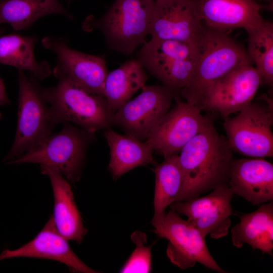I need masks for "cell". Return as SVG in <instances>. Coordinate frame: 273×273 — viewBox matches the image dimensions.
<instances>
[{
    "label": "cell",
    "mask_w": 273,
    "mask_h": 273,
    "mask_svg": "<svg viewBox=\"0 0 273 273\" xmlns=\"http://www.w3.org/2000/svg\"><path fill=\"white\" fill-rule=\"evenodd\" d=\"M232 152L226 138L217 131L211 120L180 150L178 161L183 181L174 202L229 186Z\"/></svg>",
    "instance_id": "obj_1"
},
{
    "label": "cell",
    "mask_w": 273,
    "mask_h": 273,
    "mask_svg": "<svg viewBox=\"0 0 273 273\" xmlns=\"http://www.w3.org/2000/svg\"><path fill=\"white\" fill-rule=\"evenodd\" d=\"M197 40L196 66L180 96L202 110L205 93L214 82L237 68L252 64V62L246 50L227 32L204 26Z\"/></svg>",
    "instance_id": "obj_2"
},
{
    "label": "cell",
    "mask_w": 273,
    "mask_h": 273,
    "mask_svg": "<svg viewBox=\"0 0 273 273\" xmlns=\"http://www.w3.org/2000/svg\"><path fill=\"white\" fill-rule=\"evenodd\" d=\"M154 3V0H115L101 18H87L83 29L99 30L109 49L130 55L146 42Z\"/></svg>",
    "instance_id": "obj_3"
},
{
    "label": "cell",
    "mask_w": 273,
    "mask_h": 273,
    "mask_svg": "<svg viewBox=\"0 0 273 273\" xmlns=\"http://www.w3.org/2000/svg\"><path fill=\"white\" fill-rule=\"evenodd\" d=\"M41 92L56 125L72 123L94 133L113 125L114 113L103 96L63 79L54 86L41 88Z\"/></svg>",
    "instance_id": "obj_4"
},
{
    "label": "cell",
    "mask_w": 273,
    "mask_h": 273,
    "mask_svg": "<svg viewBox=\"0 0 273 273\" xmlns=\"http://www.w3.org/2000/svg\"><path fill=\"white\" fill-rule=\"evenodd\" d=\"M18 107L14 142L3 161L7 163L32 150L51 134L56 125L41 88L24 70H18Z\"/></svg>",
    "instance_id": "obj_5"
},
{
    "label": "cell",
    "mask_w": 273,
    "mask_h": 273,
    "mask_svg": "<svg viewBox=\"0 0 273 273\" xmlns=\"http://www.w3.org/2000/svg\"><path fill=\"white\" fill-rule=\"evenodd\" d=\"M94 138L95 133L65 123L60 131L51 134L35 148L7 164L30 163L50 166L75 183L81 177L86 150Z\"/></svg>",
    "instance_id": "obj_6"
},
{
    "label": "cell",
    "mask_w": 273,
    "mask_h": 273,
    "mask_svg": "<svg viewBox=\"0 0 273 273\" xmlns=\"http://www.w3.org/2000/svg\"><path fill=\"white\" fill-rule=\"evenodd\" d=\"M263 102H251L223 126L233 151L253 158L273 156L272 101L262 95Z\"/></svg>",
    "instance_id": "obj_7"
},
{
    "label": "cell",
    "mask_w": 273,
    "mask_h": 273,
    "mask_svg": "<svg viewBox=\"0 0 273 273\" xmlns=\"http://www.w3.org/2000/svg\"><path fill=\"white\" fill-rule=\"evenodd\" d=\"M154 228L153 232L157 236L168 240L167 256L179 268L187 269L198 262L218 272H226L210 253L206 237L174 210H169L162 221Z\"/></svg>",
    "instance_id": "obj_8"
},
{
    "label": "cell",
    "mask_w": 273,
    "mask_h": 273,
    "mask_svg": "<svg viewBox=\"0 0 273 273\" xmlns=\"http://www.w3.org/2000/svg\"><path fill=\"white\" fill-rule=\"evenodd\" d=\"M41 43L57 56V64L52 72L58 80H67L90 93L104 96L108 72L103 56L73 50L61 37L46 36L41 40Z\"/></svg>",
    "instance_id": "obj_9"
},
{
    "label": "cell",
    "mask_w": 273,
    "mask_h": 273,
    "mask_svg": "<svg viewBox=\"0 0 273 273\" xmlns=\"http://www.w3.org/2000/svg\"><path fill=\"white\" fill-rule=\"evenodd\" d=\"M175 96V106L157 122L146 142L164 158L177 153L211 120L201 109Z\"/></svg>",
    "instance_id": "obj_10"
},
{
    "label": "cell",
    "mask_w": 273,
    "mask_h": 273,
    "mask_svg": "<svg viewBox=\"0 0 273 273\" xmlns=\"http://www.w3.org/2000/svg\"><path fill=\"white\" fill-rule=\"evenodd\" d=\"M175 93L163 85H145L135 98L121 106L113 114V124L125 134L146 140L157 122L168 112Z\"/></svg>",
    "instance_id": "obj_11"
},
{
    "label": "cell",
    "mask_w": 273,
    "mask_h": 273,
    "mask_svg": "<svg viewBox=\"0 0 273 273\" xmlns=\"http://www.w3.org/2000/svg\"><path fill=\"white\" fill-rule=\"evenodd\" d=\"M234 193L229 186H221L208 195L174 202L171 209L187 220L206 237L218 239L228 234L233 214L231 201Z\"/></svg>",
    "instance_id": "obj_12"
},
{
    "label": "cell",
    "mask_w": 273,
    "mask_h": 273,
    "mask_svg": "<svg viewBox=\"0 0 273 273\" xmlns=\"http://www.w3.org/2000/svg\"><path fill=\"white\" fill-rule=\"evenodd\" d=\"M260 85V75L252 64L237 68L208 89L203 100L202 110L217 112L224 119L247 106Z\"/></svg>",
    "instance_id": "obj_13"
},
{
    "label": "cell",
    "mask_w": 273,
    "mask_h": 273,
    "mask_svg": "<svg viewBox=\"0 0 273 273\" xmlns=\"http://www.w3.org/2000/svg\"><path fill=\"white\" fill-rule=\"evenodd\" d=\"M203 26L198 0H156L149 34L155 39L194 41Z\"/></svg>",
    "instance_id": "obj_14"
},
{
    "label": "cell",
    "mask_w": 273,
    "mask_h": 273,
    "mask_svg": "<svg viewBox=\"0 0 273 273\" xmlns=\"http://www.w3.org/2000/svg\"><path fill=\"white\" fill-rule=\"evenodd\" d=\"M67 241L58 231L52 215L31 241L15 250H4L0 254V261L17 257L44 258L64 263L72 272H99L86 265L75 254Z\"/></svg>",
    "instance_id": "obj_15"
},
{
    "label": "cell",
    "mask_w": 273,
    "mask_h": 273,
    "mask_svg": "<svg viewBox=\"0 0 273 273\" xmlns=\"http://www.w3.org/2000/svg\"><path fill=\"white\" fill-rule=\"evenodd\" d=\"M229 186L253 205L272 201L273 165L263 158L233 159Z\"/></svg>",
    "instance_id": "obj_16"
},
{
    "label": "cell",
    "mask_w": 273,
    "mask_h": 273,
    "mask_svg": "<svg viewBox=\"0 0 273 273\" xmlns=\"http://www.w3.org/2000/svg\"><path fill=\"white\" fill-rule=\"evenodd\" d=\"M198 4L205 26L220 31L244 28L247 32L265 20L260 13L262 6L254 0H198Z\"/></svg>",
    "instance_id": "obj_17"
},
{
    "label": "cell",
    "mask_w": 273,
    "mask_h": 273,
    "mask_svg": "<svg viewBox=\"0 0 273 273\" xmlns=\"http://www.w3.org/2000/svg\"><path fill=\"white\" fill-rule=\"evenodd\" d=\"M42 174L50 178L54 195V214L52 215L59 233L67 240L81 243L87 232L74 199L70 186L57 169L40 165Z\"/></svg>",
    "instance_id": "obj_18"
},
{
    "label": "cell",
    "mask_w": 273,
    "mask_h": 273,
    "mask_svg": "<svg viewBox=\"0 0 273 273\" xmlns=\"http://www.w3.org/2000/svg\"><path fill=\"white\" fill-rule=\"evenodd\" d=\"M104 135L110 148L109 170L114 179L135 167L156 163L154 150L146 141L118 133L110 128L105 129Z\"/></svg>",
    "instance_id": "obj_19"
},
{
    "label": "cell",
    "mask_w": 273,
    "mask_h": 273,
    "mask_svg": "<svg viewBox=\"0 0 273 273\" xmlns=\"http://www.w3.org/2000/svg\"><path fill=\"white\" fill-rule=\"evenodd\" d=\"M240 221L231 229L233 245L249 244L272 256L273 202L263 203L255 211L239 216Z\"/></svg>",
    "instance_id": "obj_20"
},
{
    "label": "cell",
    "mask_w": 273,
    "mask_h": 273,
    "mask_svg": "<svg viewBox=\"0 0 273 273\" xmlns=\"http://www.w3.org/2000/svg\"><path fill=\"white\" fill-rule=\"evenodd\" d=\"M148 75L146 69L136 58L126 61L117 69L108 73L104 97L114 113L132 96L146 85Z\"/></svg>",
    "instance_id": "obj_21"
},
{
    "label": "cell",
    "mask_w": 273,
    "mask_h": 273,
    "mask_svg": "<svg viewBox=\"0 0 273 273\" xmlns=\"http://www.w3.org/2000/svg\"><path fill=\"white\" fill-rule=\"evenodd\" d=\"M37 40L35 36L15 33L0 36V63L30 71L39 80L46 78L52 70L47 61L36 60L34 48Z\"/></svg>",
    "instance_id": "obj_22"
},
{
    "label": "cell",
    "mask_w": 273,
    "mask_h": 273,
    "mask_svg": "<svg viewBox=\"0 0 273 273\" xmlns=\"http://www.w3.org/2000/svg\"><path fill=\"white\" fill-rule=\"evenodd\" d=\"M198 52V40L186 42L151 38L142 45L136 59L153 75L179 61L196 56Z\"/></svg>",
    "instance_id": "obj_23"
},
{
    "label": "cell",
    "mask_w": 273,
    "mask_h": 273,
    "mask_svg": "<svg viewBox=\"0 0 273 273\" xmlns=\"http://www.w3.org/2000/svg\"><path fill=\"white\" fill-rule=\"evenodd\" d=\"M51 14L72 18L58 0L0 1V25L8 23L15 30L27 29L38 19Z\"/></svg>",
    "instance_id": "obj_24"
},
{
    "label": "cell",
    "mask_w": 273,
    "mask_h": 273,
    "mask_svg": "<svg viewBox=\"0 0 273 273\" xmlns=\"http://www.w3.org/2000/svg\"><path fill=\"white\" fill-rule=\"evenodd\" d=\"M155 187L154 198V227L158 225L166 215V209L174 202L180 190L183 176L177 153L164 158L154 169Z\"/></svg>",
    "instance_id": "obj_25"
},
{
    "label": "cell",
    "mask_w": 273,
    "mask_h": 273,
    "mask_svg": "<svg viewBox=\"0 0 273 273\" xmlns=\"http://www.w3.org/2000/svg\"><path fill=\"white\" fill-rule=\"evenodd\" d=\"M247 53L258 72L261 84L273 85V24L265 20L260 26L247 32Z\"/></svg>",
    "instance_id": "obj_26"
},
{
    "label": "cell",
    "mask_w": 273,
    "mask_h": 273,
    "mask_svg": "<svg viewBox=\"0 0 273 273\" xmlns=\"http://www.w3.org/2000/svg\"><path fill=\"white\" fill-rule=\"evenodd\" d=\"M146 235L135 231L131 235V239L136 244V248L120 272H149L151 270V246L144 245L146 241Z\"/></svg>",
    "instance_id": "obj_27"
},
{
    "label": "cell",
    "mask_w": 273,
    "mask_h": 273,
    "mask_svg": "<svg viewBox=\"0 0 273 273\" xmlns=\"http://www.w3.org/2000/svg\"><path fill=\"white\" fill-rule=\"evenodd\" d=\"M10 103V101L7 95L4 81L0 77V106L9 105Z\"/></svg>",
    "instance_id": "obj_28"
},
{
    "label": "cell",
    "mask_w": 273,
    "mask_h": 273,
    "mask_svg": "<svg viewBox=\"0 0 273 273\" xmlns=\"http://www.w3.org/2000/svg\"><path fill=\"white\" fill-rule=\"evenodd\" d=\"M4 30L3 29V28L1 27V25H0V34L2 33L3 32H4Z\"/></svg>",
    "instance_id": "obj_29"
},
{
    "label": "cell",
    "mask_w": 273,
    "mask_h": 273,
    "mask_svg": "<svg viewBox=\"0 0 273 273\" xmlns=\"http://www.w3.org/2000/svg\"><path fill=\"white\" fill-rule=\"evenodd\" d=\"M2 118V114L0 113V119H1Z\"/></svg>",
    "instance_id": "obj_30"
},
{
    "label": "cell",
    "mask_w": 273,
    "mask_h": 273,
    "mask_svg": "<svg viewBox=\"0 0 273 273\" xmlns=\"http://www.w3.org/2000/svg\"><path fill=\"white\" fill-rule=\"evenodd\" d=\"M254 1H259V0H254ZM265 1H272V0H265Z\"/></svg>",
    "instance_id": "obj_31"
}]
</instances>
